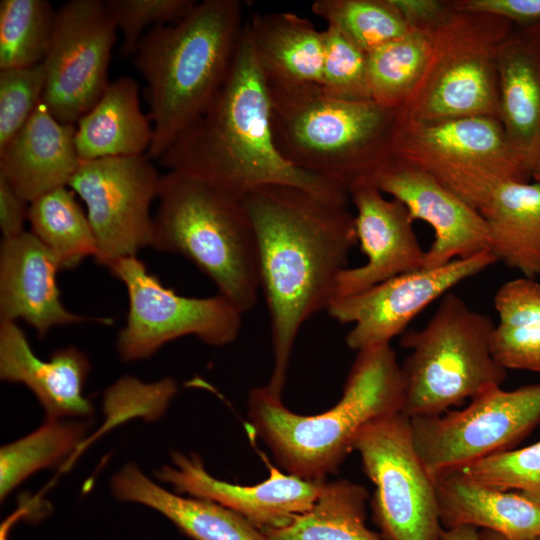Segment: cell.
<instances>
[{"label":"cell","instance_id":"obj_8","mask_svg":"<svg viewBox=\"0 0 540 540\" xmlns=\"http://www.w3.org/2000/svg\"><path fill=\"white\" fill-rule=\"evenodd\" d=\"M513 29L505 18L452 7L429 32L426 69L401 110L415 123L488 117L499 120L497 55Z\"/></svg>","mask_w":540,"mask_h":540},{"label":"cell","instance_id":"obj_34","mask_svg":"<svg viewBox=\"0 0 540 540\" xmlns=\"http://www.w3.org/2000/svg\"><path fill=\"white\" fill-rule=\"evenodd\" d=\"M311 10L366 54L410 31L392 0H316Z\"/></svg>","mask_w":540,"mask_h":540},{"label":"cell","instance_id":"obj_17","mask_svg":"<svg viewBox=\"0 0 540 540\" xmlns=\"http://www.w3.org/2000/svg\"><path fill=\"white\" fill-rule=\"evenodd\" d=\"M170 458V465L154 471L155 478L171 485L179 494L224 506L260 530L285 526L308 511L326 482L305 480L271 468L265 481L244 486L210 475L198 454L172 451Z\"/></svg>","mask_w":540,"mask_h":540},{"label":"cell","instance_id":"obj_18","mask_svg":"<svg viewBox=\"0 0 540 540\" xmlns=\"http://www.w3.org/2000/svg\"><path fill=\"white\" fill-rule=\"evenodd\" d=\"M349 198L355 206V228L366 262L338 276L334 298L357 294L395 276L424 268L425 252L413 230L407 208L387 199L368 178L353 183Z\"/></svg>","mask_w":540,"mask_h":540},{"label":"cell","instance_id":"obj_33","mask_svg":"<svg viewBox=\"0 0 540 540\" xmlns=\"http://www.w3.org/2000/svg\"><path fill=\"white\" fill-rule=\"evenodd\" d=\"M55 14L46 0L0 1V70L43 62Z\"/></svg>","mask_w":540,"mask_h":540},{"label":"cell","instance_id":"obj_29","mask_svg":"<svg viewBox=\"0 0 540 540\" xmlns=\"http://www.w3.org/2000/svg\"><path fill=\"white\" fill-rule=\"evenodd\" d=\"M499 322L491 336L496 361L507 369L540 372V283L519 277L494 296Z\"/></svg>","mask_w":540,"mask_h":540},{"label":"cell","instance_id":"obj_12","mask_svg":"<svg viewBox=\"0 0 540 540\" xmlns=\"http://www.w3.org/2000/svg\"><path fill=\"white\" fill-rule=\"evenodd\" d=\"M415 449L434 478L512 450L540 422V383L491 387L461 410L410 418Z\"/></svg>","mask_w":540,"mask_h":540},{"label":"cell","instance_id":"obj_44","mask_svg":"<svg viewBox=\"0 0 540 540\" xmlns=\"http://www.w3.org/2000/svg\"><path fill=\"white\" fill-rule=\"evenodd\" d=\"M532 179L535 182L540 183V152H539V154L537 156V159H536L534 167H533Z\"/></svg>","mask_w":540,"mask_h":540},{"label":"cell","instance_id":"obj_21","mask_svg":"<svg viewBox=\"0 0 540 540\" xmlns=\"http://www.w3.org/2000/svg\"><path fill=\"white\" fill-rule=\"evenodd\" d=\"M75 124L58 121L42 100L22 128L0 148V175L28 203L68 186L78 169Z\"/></svg>","mask_w":540,"mask_h":540},{"label":"cell","instance_id":"obj_20","mask_svg":"<svg viewBox=\"0 0 540 540\" xmlns=\"http://www.w3.org/2000/svg\"><path fill=\"white\" fill-rule=\"evenodd\" d=\"M89 371L88 357L75 346L60 348L42 360L16 322H0V378L25 385L44 409L45 420L94 415L83 393Z\"/></svg>","mask_w":540,"mask_h":540},{"label":"cell","instance_id":"obj_9","mask_svg":"<svg viewBox=\"0 0 540 540\" xmlns=\"http://www.w3.org/2000/svg\"><path fill=\"white\" fill-rule=\"evenodd\" d=\"M392 156L425 171L478 211L502 184L532 179L496 118L401 119Z\"/></svg>","mask_w":540,"mask_h":540},{"label":"cell","instance_id":"obj_23","mask_svg":"<svg viewBox=\"0 0 540 540\" xmlns=\"http://www.w3.org/2000/svg\"><path fill=\"white\" fill-rule=\"evenodd\" d=\"M439 517L444 529L483 528L503 540H537L540 505L514 491L486 486L463 470L434 477Z\"/></svg>","mask_w":540,"mask_h":540},{"label":"cell","instance_id":"obj_38","mask_svg":"<svg viewBox=\"0 0 540 540\" xmlns=\"http://www.w3.org/2000/svg\"><path fill=\"white\" fill-rule=\"evenodd\" d=\"M43 63L0 70V148L26 123L42 100Z\"/></svg>","mask_w":540,"mask_h":540},{"label":"cell","instance_id":"obj_42","mask_svg":"<svg viewBox=\"0 0 540 540\" xmlns=\"http://www.w3.org/2000/svg\"><path fill=\"white\" fill-rule=\"evenodd\" d=\"M437 540H503L497 533L483 529L481 532L473 526H457L442 529Z\"/></svg>","mask_w":540,"mask_h":540},{"label":"cell","instance_id":"obj_15","mask_svg":"<svg viewBox=\"0 0 540 540\" xmlns=\"http://www.w3.org/2000/svg\"><path fill=\"white\" fill-rule=\"evenodd\" d=\"M496 262L488 250L440 267L404 273L357 294L333 299L326 310L339 323L353 324L346 336L351 350L390 343L428 305Z\"/></svg>","mask_w":540,"mask_h":540},{"label":"cell","instance_id":"obj_37","mask_svg":"<svg viewBox=\"0 0 540 540\" xmlns=\"http://www.w3.org/2000/svg\"><path fill=\"white\" fill-rule=\"evenodd\" d=\"M196 3L194 0H106L105 5L122 34L121 56H134L147 27L176 23Z\"/></svg>","mask_w":540,"mask_h":540},{"label":"cell","instance_id":"obj_11","mask_svg":"<svg viewBox=\"0 0 540 540\" xmlns=\"http://www.w3.org/2000/svg\"><path fill=\"white\" fill-rule=\"evenodd\" d=\"M126 287L128 314L119 331L116 350L124 362L148 359L165 344L188 335L211 346L236 340L242 313L218 293L186 297L166 287L137 256L119 259L108 267Z\"/></svg>","mask_w":540,"mask_h":540},{"label":"cell","instance_id":"obj_32","mask_svg":"<svg viewBox=\"0 0 540 540\" xmlns=\"http://www.w3.org/2000/svg\"><path fill=\"white\" fill-rule=\"evenodd\" d=\"M430 51L429 33L410 30L368 53L372 100L401 112L426 69Z\"/></svg>","mask_w":540,"mask_h":540},{"label":"cell","instance_id":"obj_43","mask_svg":"<svg viewBox=\"0 0 540 540\" xmlns=\"http://www.w3.org/2000/svg\"><path fill=\"white\" fill-rule=\"evenodd\" d=\"M22 518H26V511L22 507H18L7 516L0 525V540H9L13 526Z\"/></svg>","mask_w":540,"mask_h":540},{"label":"cell","instance_id":"obj_35","mask_svg":"<svg viewBox=\"0 0 540 540\" xmlns=\"http://www.w3.org/2000/svg\"><path fill=\"white\" fill-rule=\"evenodd\" d=\"M461 470L486 486L517 492L540 505V441L490 456Z\"/></svg>","mask_w":540,"mask_h":540},{"label":"cell","instance_id":"obj_39","mask_svg":"<svg viewBox=\"0 0 540 540\" xmlns=\"http://www.w3.org/2000/svg\"><path fill=\"white\" fill-rule=\"evenodd\" d=\"M463 10L496 15L525 33L540 35V0H454Z\"/></svg>","mask_w":540,"mask_h":540},{"label":"cell","instance_id":"obj_10","mask_svg":"<svg viewBox=\"0 0 540 540\" xmlns=\"http://www.w3.org/2000/svg\"><path fill=\"white\" fill-rule=\"evenodd\" d=\"M364 473L375 485L374 522L385 540H437L443 529L435 481L419 457L402 412L378 418L355 438Z\"/></svg>","mask_w":540,"mask_h":540},{"label":"cell","instance_id":"obj_25","mask_svg":"<svg viewBox=\"0 0 540 540\" xmlns=\"http://www.w3.org/2000/svg\"><path fill=\"white\" fill-rule=\"evenodd\" d=\"M266 82L322 83L324 33L292 12L254 14L246 23Z\"/></svg>","mask_w":540,"mask_h":540},{"label":"cell","instance_id":"obj_16","mask_svg":"<svg viewBox=\"0 0 540 540\" xmlns=\"http://www.w3.org/2000/svg\"><path fill=\"white\" fill-rule=\"evenodd\" d=\"M368 178L383 194L400 201L413 221L422 220L434 230L424 268L489 250V229L482 214L425 171L391 156Z\"/></svg>","mask_w":540,"mask_h":540},{"label":"cell","instance_id":"obj_2","mask_svg":"<svg viewBox=\"0 0 540 540\" xmlns=\"http://www.w3.org/2000/svg\"><path fill=\"white\" fill-rule=\"evenodd\" d=\"M237 199L266 185H292L350 200L348 191L301 171L277 150L271 103L245 24L225 83L201 115L158 160Z\"/></svg>","mask_w":540,"mask_h":540},{"label":"cell","instance_id":"obj_24","mask_svg":"<svg viewBox=\"0 0 540 540\" xmlns=\"http://www.w3.org/2000/svg\"><path fill=\"white\" fill-rule=\"evenodd\" d=\"M111 491L118 500L160 513L192 540H266L262 531L240 514L206 499L175 494L148 478L134 463L113 475Z\"/></svg>","mask_w":540,"mask_h":540},{"label":"cell","instance_id":"obj_1","mask_svg":"<svg viewBox=\"0 0 540 540\" xmlns=\"http://www.w3.org/2000/svg\"><path fill=\"white\" fill-rule=\"evenodd\" d=\"M255 231L260 288L270 316L274 368L266 385L281 395L303 324L334 298L358 243L348 200L292 185H266L242 197Z\"/></svg>","mask_w":540,"mask_h":540},{"label":"cell","instance_id":"obj_3","mask_svg":"<svg viewBox=\"0 0 540 540\" xmlns=\"http://www.w3.org/2000/svg\"><path fill=\"white\" fill-rule=\"evenodd\" d=\"M244 26L240 1L203 0L180 21L143 35L133 62L146 82L153 126L149 159L159 160L211 105L226 81Z\"/></svg>","mask_w":540,"mask_h":540},{"label":"cell","instance_id":"obj_4","mask_svg":"<svg viewBox=\"0 0 540 540\" xmlns=\"http://www.w3.org/2000/svg\"><path fill=\"white\" fill-rule=\"evenodd\" d=\"M401 368L390 343L357 351L340 400L316 415L290 411L281 395L267 386L250 391L248 417L256 434L288 474L326 481L353 450L360 430L370 422L401 412Z\"/></svg>","mask_w":540,"mask_h":540},{"label":"cell","instance_id":"obj_13","mask_svg":"<svg viewBox=\"0 0 540 540\" xmlns=\"http://www.w3.org/2000/svg\"><path fill=\"white\" fill-rule=\"evenodd\" d=\"M160 178L144 154L80 162L68 187L86 205L98 264L108 268L151 246L150 206L158 196Z\"/></svg>","mask_w":540,"mask_h":540},{"label":"cell","instance_id":"obj_28","mask_svg":"<svg viewBox=\"0 0 540 540\" xmlns=\"http://www.w3.org/2000/svg\"><path fill=\"white\" fill-rule=\"evenodd\" d=\"M368 491L346 479L325 482L314 505L287 525L261 530L266 540H385L366 524Z\"/></svg>","mask_w":540,"mask_h":540},{"label":"cell","instance_id":"obj_5","mask_svg":"<svg viewBox=\"0 0 540 540\" xmlns=\"http://www.w3.org/2000/svg\"><path fill=\"white\" fill-rule=\"evenodd\" d=\"M266 85L275 146L295 168L348 191L392 156L399 110L339 98L320 84Z\"/></svg>","mask_w":540,"mask_h":540},{"label":"cell","instance_id":"obj_31","mask_svg":"<svg viewBox=\"0 0 540 540\" xmlns=\"http://www.w3.org/2000/svg\"><path fill=\"white\" fill-rule=\"evenodd\" d=\"M59 187L29 203L31 231L54 255L61 270L76 268L85 258L95 257L96 240L74 192Z\"/></svg>","mask_w":540,"mask_h":540},{"label":"cell","instance_id":"obj_7","mask_svg":"<svg viewBox=\"0 0 540 540\" xmlns=\"http://www.w3.org/2000/svg\"><path fill=\"white\" fill-rule=\"evenodd\" d=\"M494 326L488 315L448 292L422 329H407L400 339L410 350L400 366L401 412L409 418L440 415L501 386L507 370L492 353Z\"/></svg>","mask_w":540,"mask_h":540},{"label":"cell","instance_id":"obj_26","mask_svg":"<svg viewBox=\"0 0 540 540\" xmlns=\"http://www.w3.org/2000/svg\"><path fill=\"white\" fill-rule=\"evenodd\" d=\"M153 126L140 107L138 84L129 76L109 82L100 99L76 125L75 146L81 161L143 155Z\"/></svg>","mask_w":540,"mask_h":540},{"label":"cell","instance_id":"obj_6","mask_svg":"<svg viewBox=\"0 0 540 540\" xmlns=\"http://www.w3.org/2000/svg\"><path fill=\"white\" fill-rule=\"evenodd\" d=\"M154 249L191 261L242 314L260 289L256 235L241 199L191 176L161 175Z\"/></svg>","mask_w":540,"mask_h":540},{"label":"cell","instance_id":"obj_22","mask_svg":"<svg viewBox=\"0 0 540 540\" xmlns=\"http://www.w3.org/2000/svg\"><path fill=\"white\" fill-rule=\"evenodd\" d=\"M499 121L507 142L530 173L540 152V35L513 29L497 55Z\"/></svg>","mask_w":540,"mask_h":540},{"label":"cell","instance_id":"obj_19","mask_svg":"<svg viewBox=\"0 0 540 540\" xmlns=\"http://www.w3.org/2000/svg\"><path fill=\"white\" fill-rule=\"evenodd\" d=\"M60 270L54 255L32 232L2 238L0 322L21 319L40 338L58 326L82 322L111 325L110 318L76 314L64 306L57 284Z\"/></svg>","mask_w":540,"mask_h":540},{"label":"cell","instance_id":"obj_30","mask_svg":"<svg viewBox=\"0 0 540 540\" xmlns=\"http://www.w3.org/2000/svg\"><path fill=\"white\" fill-rule=\"evenodd\" d=\"M90 419L45 420L28 435L0 449V500L35 472L71 457L84 442Z\"/></svg>","mask_w":540,"mask_h":540},{"label":"cell","instance_id":"obj_46","mask_svg":"<svg viewBox=\"0 0 540 540\" xmlns=\"http://www.w3.org/2000/svg\"><path fill=\"white\" fill-rule=\"evenodd\" d=\"M538 540V539H537Z\"/></svg>","mask_w":540,"mask_h":540},{"label":"cell","instance_id":"obj_27","mask_svg":"<svg viewBox=\"0 0 540 540\" xmlns=\"http://www.w3.org/2000/svg\"><path fill=\"white\" fill-rule=\"evenodd\" d=\"M487 222L489 251L522 277L540 276V183L502 184L479 211Z\"/></svg>","mask_w":540,"mask_h":540},{"label":"cell","instance_id":"obj_41","mask_svg":"<svg viewBox=\"0 0 540 540\" xmlns=\"http://www.w3.org/2000/svg\"><path fill=\"white\" fill-rule=\"evenodd\" d=\"M29 204L0 175V229L2 238L17 236L24 230Z\"/></svg>","mask_w":540,"mask_h":540},{"label":"cell","instance_id":"obj_14","mask_svg":"<svg viewBox=\"0 0 540 540\" xmlns=\"http://www.w3.org/2000/svg\"><path fill=\"white\" fill-rule=\"evenodd\" d=\"M117 29L102 0H71L56 11L42 102L58 121L76 124L100 99Z\"/></svg>","mask_w":540,"mask_h":540},{"label":"cell","instance_id":"obj_36","mask_svg":"<svg viewBox=\"0 0 540 540\" xmlns=\"http://www.w3.org/2000/svg\"><path fill=\"white\" fill-rule=\"evenodd\" d=\"M321 86L331 95L349 100H372L367 54L337 29L327 26Z\"/></svg>","mask_w":540,"mask_h":540},{"label":"cell","instance_id":"obj_45","mask_svg":"<svg viewBox=\"0 0 540 540\" xmlns=\"http://www.w3.org/2000/svg\"><path fill=\"white\" fill-rule=\"evenodd\" d=\"M538 540H540V536L538 537Z\"/></svg>","mask_w":540,"mask_h":540},{"label":"cell","instance_id":"obj_40","mask_svg":"<svg viewBox=\"0 0 540 540\" xmlns=\"http://www.w3.org/2000/svg\"><path fill=\"white\" fill-rule=\"evenodd\" d=\"M410 30L431 31L449 12L451 1L392 0Z\"/></svg>","mask_w":540,"mask_h":540}]
</instances>
